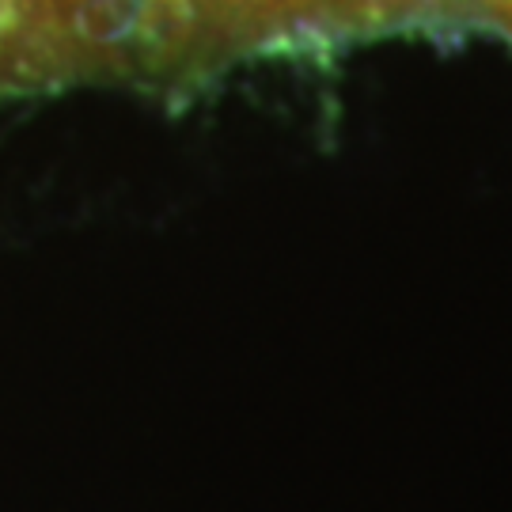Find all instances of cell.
<instances>
[{
	"label": "cell",
	"instance_id": "3",
	"mask_svg": "<svg viewBox=\"0 0 512 512\" xmlns=\"http://www.w3.org/2000/svg\"><path fill=\"white\" fill-rule=\"evenodd\" d=\"M12 12H16V0H0V80H4V57H8V38H12Z\"/></svg>",
	"mask_w": 512,
	"mask_h": 512
},
{
	"label": "cell",
	"instance_id": "2",
	"mask_svg": "<svg viewBox=\"0 0 512 512\" xmlns=\"http://www.w3.org/2000/svg\"><path fill=\"white\" fill-rule=\"evenodd\" d=\"M486 19H494L501 31L512 35V0H471Z\"/></svg>",
	"mask_w": 512,
	"mask_h": 512
},
{
	"label": "cell",
	"instance_id": "1",
	"mask_svg": "<svg viewBox=\"0 0 512 512\" xmlns=\"http://www.w3.org/2000/svg\"><path fill=\"white\" fill-rule=\"evenodd\" d=\"M444 0H179V73H213L232 57L304 38L387 27Z\"/></svg>",
	"mask_w": 512,
	"mask_h": 512
}]
</instances>
